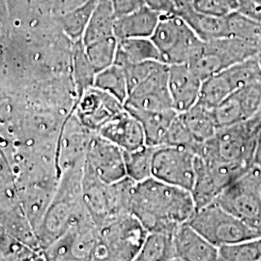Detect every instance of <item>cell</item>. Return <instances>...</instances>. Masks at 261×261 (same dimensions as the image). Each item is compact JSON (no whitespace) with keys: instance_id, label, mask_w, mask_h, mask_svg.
Instances as JSON below:
<instances>
[{"instance_id":"1","label":"cell","mask_w":261,"mask_h":261,"mask_svg":"<svg viewBox=\"0 0 261 261\" xmlns=\"http://www.w3.org/2000/svg\"><path fill=\"white\" fill-rule=\"evenodd\" d=\"M196 210L190 191L151 177L137 183L130 213L148 232L173 233Z\"/></svg>"},{"instance_id":"2","label":"cell","mask_w":261,"mask_h":261,"mask_svg":"<svg viewBox=\"0 0 261 261\" xmlns=\"http://www.w3.org/2000/svg\"><path fill=\"white\" fill-rule=\"evenodd\" d=\"M260 130L261 119L257 115L246 121L219 128L210 140L200 145L196 156L251 168L254 165L256 140Z\"/></svg>"},{"instance_id":"3","label":"cell","mask_w":261,"mask_h":261,"mask_svg":"<svg viewBox=\"0 0 261 261\" xmlns=\"http://www.w3.org/2000/svg\"><path fill=\"white\" fill-rule=\"evenodd\" d=\"M151 39L168 65L189 64L204 44L178 15H162Z\"/></svg>"},{"instance_id":"4","label":"cell","mask_w":261,"mask_h":261,"mask_svg":"<svg viewBox=\"0 0 261 261\" xmlns=\"http://www.w3.org/2000/svg\"><path fill=\"white\" fill-rule=\"evenodd\" d=\"M187 223L217 248L261 236L216 202L196 209Z\"/></svg>"},{"instance_id":"5","label":"cell","mask_w":261,"mask_h":261,"mask_svg":"<svg viewBox=\"0 0 261 261\" xmlns=\"http://www.w3.org/2000/svg\"><path fill=\"white\" fill-rule=\"evenodd\" d=\"M214 202L261 232V168L253 165Z\"/></svg>"},{"instance_id":"6","label":"cell","mask_w":261,"mask_h":261,"mask_svg":"<svg viewBox=\"0 0 261 261\" xmlns=\"http://www.w3.org/2000/svg\"><path fill=\"white\" fill-rule=\"evenodd\" d=\"M249 168L242 165L196 156V178L191 191L196 209L214 202L224 190L242 176Z\"/></svg>"},{"instance_id":"7","label":"cell","mask_w":261,"mask_h":261,"mask_svg":"<svg viewBox=\"0 0 261 261\" xmlns=\"http://www.w3.org/2000/svg\"><path fill=\"white\" fill-rule=\"evenodd\" d=\"M101 242L107 259L136 260L148 231L133 214L118 216L103 225Z\"/></svg>"},{"instance_id":"8","label":"cell","mask_w":261,"mask_h":261,"mask_svg":"<svg viewBox=\"0 0 261 261\" xmlns=\"http://www.w3.org/2000/svg\"><path fill=\"white\" fill-rule=\"evenodd\" d=\"M260 46L234 37L206 41L197 59V65L207 76L217 75L231 66L257 57Z\"/></svg>"},{"instance_id":"9","label":"cell","mask_w":261,"mask_h":261,"mask_svg":"<svg viewBox=\"0 0 261 261\" xmlns=\"http://www.w3.org/2000/svg\"><path fill=\"white\" fill-rule=\"evenodd\" d=\"M196 153L176 146H158L154 153L152 177L192 191L196 178Z\"/></svg>"},{"instance_id":"10","label":"cell","mask_w":261,"mask_h":261,"mask_svg":"<svg viewBox=\"0 0 261 261\" xmlns=\"http://www.w3.org/2000/svg\"><path fill=\"white\" fill-rule=\"evenodd\" d=\"M261 108V79L247 84L226 97L214 109L219 128L246 121Z\"/></svg>"},{"instance_id":"11","label":"cell","mask_w":261,"mask_h":261,"mask_svg":"<svg viewBox=\"0 0 261 261\" xmlns=\"http://www.w3.org/2000/svg\"><path fill=\"white\" fill-rule=\"evenodd\" d=\"M124 107L140 111L174 110L168 88V65L133 88Z\"/></svg>"},{"instance_id":"12","label":"cell","mask_w":261,"mask_h":261,"mask_svg":"<svg viewBox=\"0 0 261 261\" xmlns=\"http://www.w3.org/2000/svg\"><path fill=\"white\" fill-rule=\"evenodd\" d=\"M87 168L105 183H115L127 176L124 150L98 135L89 142Z\"/></svg>"},{"instance_id":"13","label":"cell","mask_w":261,"mask_h":261,"mask_svg":"<svg viewBox=\"0 0 261 261\" xmlns=\"http://www.w3.org/2000/svg\"><path fill=\"white\" fill-rule=\"evenodd\" d=\"M124 109V103L118 99L92 86L81 96L77 114L85 128L98 133Z\"/></svg>"},{"instance_id":"14","label":"cell","mask_w":261,"mask_h":261,"mask_svg":"<svg viewBox=\"0 0 261 261\" xmlns=\"http://www.w3.org/2000/svg\"><path fill=\"white\" fill-rule=\"evenodd\" d=\"M202 81L189 64L168 65V88L173 109L182 113L195 106L201 91Z\"/></svg>"},{"instance_id":"15","label":"cell","mask_w":261,"mask_h":261,"mask_svg":"<svg viewBox=\"0 0 261 261\" xmlns=\"http://www.w3.org/2000/svg\"><path fill=\"white\" fill-rule=\"evenodd\" d=\"M98 134L124 151H133L146 144L140 122L126 109L103 126Z\"/></svg>"},{"instance_id":"16","label":"cell","mask_w":261,"mask_h":261,"mask_svg":"<svg viewBox=\"0 0 261 261\" xmlns=\"http://www.w3.org/2000/svg\"><path fill=\"white\" fill-rule=\"evenodd\" d=\"M176 261L218 260L219 250L188 223L178 225L173 232Z\"/></svg>"},{"instance_id":"17","label":"cell","mask_w":261,"mask_h":261,"mask_svg":"<svg viewBox=\"0 0 261 261\" xmlns=\"http://www.w3.org/2000/svg\"><path fill=\"white\" fill-rule=\"evenodd\" d=\"M162 14L144 5L138 10L118 17L114 35L118 40L129 38H151L158 25Z\"/></svg>"},{"instance_id":"18","label":"cell","mask_w":261,"mask_h":261,"mask_svg":"<svg viewBox=\"0 0 261 261\" xmlns=\"http://www.w3.org/2000/svg\"><path fill=\"white\" fill-rule=\"evenodd\" d=\"M140 122L145 136V143L150 146H161L171 123L177 116L175 110L140 111L127 109Z\"/></svg>"},{"instance_id":"19","label":"cell","mask_w":261,"mask_h":261,"mask_svg":"<svg viewBox=\"0 0 261 261\" xmlns=\"http://www.w3.org/2000/svg\"><path fill=\"white\" fill-rule=\"evenodd\" d=\"M148 60L162 61L158 48L151 38H129L118 40L114 64L124 68L130 64Z\"/></svg>"},{"instance_id":"20","label":"cell","mask_w":261,"mask_h":261,"mask_svg":"<svg viewBox=\"0 0 261 261\" xmlns=\"http://www.w3.org/2000/svg\"><path fill=\"white\" fill-rule=\"evenodd\" d=\"M178 16L187 22L202 41L227 37L225 17H215L196 11L193 6L182 10Z\"/></svg>"},{"instance_id":"21","label":"cell","mask_w":261,"mask_h":261,"mask_svg":"<svg viewBox=\"0 0 261 261\" xmlns=\"http://www.w3.org/2000/svg\"><path fill=\"white\" fill-rule=\"evenodd\" d=\"M188 129L198 142L210 140L219 129L214 109L196 103L190 110L179 113Z\"/></svg>"},{"instance_id":"22","label":"cell","mask_w":261,"mask_h":261,"mask_svg":"<svg viewBox=\"0 0 261 261\" xmlns=\"http://www.w3.org/2000/svg\"><path fill=\"white\" fill-rule=\"evenodd\" d=\"M116 19L112 0H101L85 28L82 39L84 46L101 39L115 36L114 25Z\"/></svg>"},{"instance_id":"23","label":"cell","mask_w":261,"mask_h":261,"mask_svg":"<svg viewBox=\"0 0 261 261\" xmlns=\"http://www.w3.org/2000/svg\"><path fill=\"white\" fill-rule=\"evenodd\" d=\"M238 90L233 79L227 69L217 75H212L202 82L201 91L197 103L215 109L226 97Z\"/></svg>"},{"instance_id":"24","label":"cell","mask_w":261,"mask_h":261,"mask_svg":"<svg viewBox=\"0 0 261 261\" xmlns=\"http://www.w3.org/2000/svg\"><path fill=\"white\" fill-rule=\"evenodd\" d=\"M137 261H176L173 233L148 232Z\"/></svg>"},{"instance_id":"25","label":"cell","mask_w":261,"mask_h":261,"mask_svg":"<svg viewBox=\"0 0 261 261\" xmlns=\"http://www.w3.org/2000/svg\"><path fill=\"white\" fill-rule=\"evenodd\" d=\"M100 1L101 0H86L60 17L61 27L68 37L75 42L83 39L85 28Z\"/></svg>"},{"instance_id":"26","label":"cell","mask_w":261,"mask_h":261,"mask_svg":"<svg viewBox=\"0 0 261 261\" xmlns=\"http://www.w3.org/2000/svg\"><path fill=\"white\" fill-rule=\"evenodd\" d=\"M157 147L145 144L138 149L124 151L127 176L137 183L152 177L153 157Z\"/></svg>"},{"instance_id":"27","label":"cell","mask_w":261,"mask_h":261,"mask_svg":"<svg viewBox=\"0 0 261 261\" xmlns=\"http://www.w3.org/2000/svg\"><path fill=\"white\" fill-rule=\"evenodd\" d=\"M94 86L111 94L125 103L129 95V86L124 68L113 64L96 74Z\"/></svg>"},{"instance_id":"28","label":"cell","mask_w":261,"mask_h":261,"mask_svg":"<svg viewBox=\"0 0 261 261\" xmlns=\"http://www.w3.org/2000/svg\"><path fill=\"white\" fill-rule=\"evenodd\" d=\"M227 37L238 38L261 45V22L238 11L225 17Z\"/></svg>"},{"instance_id":"29","label":"cell","mask_w":261,"mask_h":261,"mask_svg":"<svg viewBox=\"0 0 261 261\" xmlns=\"http://www.w3.org/2000/svg\"><path fill=\"white\" fill-rule=\"evenodd\" d=\"M73 72L76 91L81 97L85 90L94 86L97 74L86 56L83 40L75 41L73 51Z\"/></svg>"},{"instance_id":"30","label":"cell","mask_w":261,"mask_h":261,"mask_svg":"<svg viewBox=\"0 0 261 261\" xmlns=\"http://www.w3.org/2000/svg\"><path fill=\"white\" fill-rule=\"evenodd\" d=\"M118 46V39L115 36L105 38L84 46L85 53L96 73L113 65Z\"/></svg>"},{"instance_id":"31","label":"cell","mask_w":261,"mask_h":261,"mask_svg":"<svg viewBox=\"0 0 261 261\" xmlns=\"http://www.w3.org/2000/svg\"><path fill=\"white\" fill-rule=\"evenodd\" d=\"M218 260L261 261V236L218 248Z\"/></svg>"},{"instance_id":"32","label":"cell","mask_w":261,"mask_h":261,"mask_svg":"<svg viewBox=\"0 0 261 261\" xmlns=\"http://www.w3.org/2000/svg\"><path fill=\"white\" fill-rule=\"evenodd\" d=\"M201 144L202 143L195 139L178 113L175 119L171 123L161 146L184 147L192 150L196 155Z\"/></svg>"},{"instance_id":"33","label":"cell","mask_w":261,"mask_h":261,"mask_svg":"<svg viewBox=\"0 0 261 261\" xmlns=\"http://www.w3.org/2000/svg\"><path fill=\"white\" fill-rule=\"evenodd\" d=\"M165 65L168 64L158 60H148L124 67L127 83L129 86V92L133 88H135L140 83H142L153 74H155Z\"/></svg>"},{"instance_id":"34","label":"cell","mask_w":261,"mask_h":261,"mask_svg":"<svg viewBox=\"0 0 261 261\" xmlns=\"http://www.w3.org/2000/svg\"><path fill=\"white\" fill-rule=\"evenodd\" d=\"M193 7L203 14L226 17L238 9V0H195Z\"/></svg>"},{"instance_id":"35","label":"cell","mask_w":261,"mask_h":261,"mask_svg":"<svg viewBox=\"0 0 261 261\" xmlns=\"http://www.w3.org/2000/svg\"><path fill=\"white\" fill-rule=\"evenodd\" d=\"M144 4L162 15H177L179 9L175 0H143Z\"/></svg>"},{"instance_id":"36","label":"cell","mask_w":261,"mask_h":261,"mask_svg":"<svg viewBox=\"0 0 261 261\" xmlns=\"http://www.w3.org/2000/svg\"><path fill=\"white\" fill-rule=\"evenodd\" d=\"M237 11L261 22V2L258 0H238Z\"/></svg>"},{"instance_id":"37","label":"cell","mask_w":261,"mask_h":261,"mask_svg":"<svg viewBox=\"0 0 261 261\" xmlns=\"http://www.w3.org/2000/svg\"><path fill=\"white\" fill-rule=\"evenodd\" d=\"M116 17H121L144 6L143 0H112Z\"/></svg>"},{"instance_id":"38","label":"cell","mask_w":261,"mask_h":261,"mask_svg":"<svg viewBox=\"0 0 261 261\" xmlns=\"http://www.w3.org/2000/svg\"><path fill=\"white\" fill-rule=\"evenodd\" d=\"M253 164L261 168V130L258 134L257 140H256V146H255V152H254V158H253Z\"/></svg>"},{"instance_id":"39","label":"cell","mask_w":261,"mask_h":261,"mask_svg":"<svg viewBox=\"0 0 261 261\" xmlns=\"http://www.w3.org/2000/svg\"><path fill=\"white\" fill-rule=\"evenodd\" d=\"M194 1H195V0H175V2H176V4H177L178 9H179L178 14H179L182 10L186 9L188 7L193 6Z\"/></svg>"},{"instance_id":"40","label":"cell","mask_w":261,"mask_h":261,"mask_svg":"<svg viewBox=\"0 0 261 261\" xmlns=\"http://www.w3.org/2000/svg\"><path fill=\"white\" fill-rule=\"evenodd\" d=\"M257 58H258V62H259V65H260L261 67V54H259V55H258V56H257Z\"/></svg>"},{"instance_id":"41","label":"cell","mask_w":261,"mask_h":261,"mask_svg":"<svg viewBox=\"0 0 261 261\" xmlns=\"http://www.w3.org/2000/svg\"><path fill=\"white\" fill-rule=\"evenodd\" d=\"M259 54H261V45H260V49H259ZM259 54H258V55H259Z\"/></svg>"},{"instance_id":"42","label":"cell","mask_w":261,"mask_h":261,"mask_svg":"<svg viewBox=\"0 0 261 261\" xmlns=\"http://www.w3.org/2000/svg\"><path fill=\"white\" fill-rule=\"evenodd\" d=\"M258 1H260V2H261V0H258Z\"/></svg>"}]
</instances>
